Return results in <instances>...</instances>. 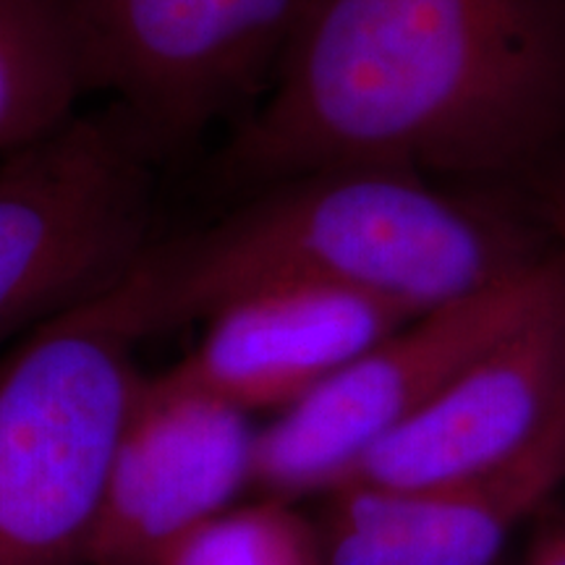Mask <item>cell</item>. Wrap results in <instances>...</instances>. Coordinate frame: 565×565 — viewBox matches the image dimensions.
I'll list each match as a JSON object with an SVG mask.
<instances>
[{"label":"cell","instance_id":"7","mask_svg":"<svg viewBox=\"0 0 565 565\" xmlns=\"http://www.w3.org/2000/svg\"><path fill=\"white\" fill-rule=\"evenodd\" d=\"M252 414L145 377L113 458L87 565H154L254 487Z\"/></svg>","mask_w":565,"mask_h":565},{"label":"cell","instance_id":"11","mask_svg":"<svg viewBox=\"0 0 565 565\" xmlns=\"http://www.w3.org/2000/svg\"><path fill=\"white\" fill-rule=\"evenodd\" d=\"M87 95L79 0H0V154L58 129Z\"/></svg>","mask_w":565,"mask_h":565},{"label":"cell","instance_id":"14","mask_svg":"<svg viewBox=\"0 0 565 565\" xmlns=\"http://www.w3.org/2000/svg\"><path fill=\"white\" fill-rule=\"evenodd\" d=\"M521 565H565V511L542 521Z\"/></svg>","mask_w":565,"mask_h":565},{"label":"cell","instance_id":"10","mask_svg":"<svg viewBox=\"0 0 565 565\" xmlns=\"http://www.w3.org/2000/svg\"><path fill=\"white\" fill-rule=\"evenodd\" d=\"M565 484V408L524 454L461 482L343 484L317 521L324 565H498L513 534Z\"/></svg>","mask_w":565,"mask_h":565},{"label":"cell","instance_id":"8","mask_svg":"<svg viewBox=\"0 0 565 565\" xmlns=\"http://www.w3.org/2000/svg\"><path fill=\"white\" fill-rule=\"evenodd\" d=\"M563 408L565 288L374 445L343 484L419 490L487 475L524 454Z\"/></svg>","mask_w":565,"mask_h":565},{"label":"cell","instance_id":"9","mask_svg":"<svg viewBox=\"0 0 565 565\" xmlns=\"http://www.w3.org/2000/svg\"><path fill=\"white\" fill-rule=\"evenodd\" d=\"M419 315L351 288L288 282L244 294L158 377L246 414L286 412Z\"/></svg>","mask_w":565,"mask_h":565},{"label":"cell","instance_id":"2","mask_svg":"<svg viewBox=\"0 0 565 565\" xmlns=\"http://www.w3.org/2000/svg\"><path fill=\"white\" fill-rule=\"evenodd\" d=\"M547 254L498 212L429 175L335 166L265 183L217 221L154 238L113 299L141 341L288 282L351 288L424 315Z\"/></svg>","mask_w":565,"mask_h":565},{"label":"cell","instance_id":"6","mask_svg":"<svg viewBox=\"0 0 565 565\" xmlns=\"http://www.w3.org/2000/svg\"><path fill=\"white\" fill-rule=\"evenodd\" d=\"M315 0H79L92 92L162 154L270 82Z\"/></svg>","mask_w":565,"mask_h":565},{"label":"cell","instance_id":"5","mask_svg":"<svg viewBox=\"0 0 565 565\" xmlns=\"http://www.w3.org/2000/svg\"><path fill=\"white\" fill-rule=\"evenodd\" d=\"M563 288L565 263L553 249L484 291L401 324L259 429L254 487L286 500L341 487L374 445L424 412Z\"/></svg>","mask_w":565,"mask_h":565},{"label":"cell","instance_id":"1","mask_svg":"<svg viewBox=\"0 0 565 565\" xmlns=\"http://www.w3.org/2000/svg\"><path fill=\"white\" fill-rule=\"evenodd\" d=\"M565 137V0H315L217 168L490 175Z\"/></svg>","mask_w":565,"mask_h":565},{"label":"cell","instance_id":"3","mask_svg":"<svg viewBox=\"0 0 565 565\" xmlns=\"http://www.w3.org/2000/svg\"><path fill=\"white\" fill-rule=\"evenodd\" d=\"M141 343L108 291L0 353V565H87Z\"/></svg>","mask_w":565,"mask_h":565},{"label":"cell","instance_id":"12","mask_svg":"<svg viewBox=\"0 0 565 565\" xmlns=\"http://www.w3.org/2000/svg\"><path fill=\"white\" fill-rule=\"evenodd\" d=\"M291 503L270 494L231 508L181 536L154 565H324L317 524Z\"/></svg>","mask_w":565,"mask_h":565},{"label":"cell","instance_id":"13","mask_svg":"<svg viewBox=\"0 0 565 565\" xmlns=\"http://www.w3.org/2000/svg\"><path fill=\"white\" fill-rule=\"evenodd\" d=\"M534 212L553 242V249L561 252L565 263V168L536 183Z\"/></svg>","mask_w":565,"mask_h":565},{"label":"cell","instance_id":"4","mask_svg":"<svg viewBox=\"0 0 565 565\" xmlns=\"http://www.w3.org/2000/svg\"><path fill=\"white\" fill-rule=\"evenodd\" d=\"M0 353L100 299L152 238L162 150L121 105L0 154Z\"/></svg>","mask_w":565,"mask_h":565}]
</instances>
